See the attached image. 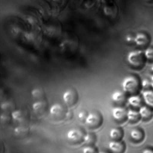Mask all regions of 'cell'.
I'll list each match as a JSON object with an SVG mask.
<instances>
[{"instance_id": "obj_21", "label": "cell", "mask_w": 153, "mask_h": 153, "mask_svg": "<svg viewBox=\"0 0 153 153\" xmlns=\"http://www.w3.org/2000/svg\"><path fill=\"white\" fill-rule=\"evenodd\" d=\"M127 102L131 108L138 109L143 105V101L142 95L139 94L128 95L127 100Z\"/></svg>"}, {"instance_id": "obj_12", "label": "cell", "mask_w": 153, "mask_h": 153, "mask_svg": "<svg viewBox=\"0 0 153 153\" xmlns=\"http://www.w3.org/2000/svg\"><path fill=\"white\" fill-rule=\"evenodd\" d=\"M65 106L59 103H55L49 109V114L54 120L60 121L65 120L67 111Z\"/></svg>"}, {"instance_id": "obj_7", "label": "cell", "mask_w": 153, "mask_h": 153, "mask_svg": "<svg viewBox=\"0 0 153 153\" xmlns=\"http://www.w3.org/2000/svg\"><path fill=\"white\" fill-rule=\"evenodd\" d=\"M127 61L132 68L137 70L143 68L147 62L144 52L140 49L129 52L127 56Z\"/></svg>"}, {"instance_id": "obj_20", "label": "cell", "mask_w": 153, "mask_h": 153, "mask_svg": "<svg viewBox=\"0 0 153 153\" xmlns=\"http://www.w3.org/2000/svg\"><path fill=\"white\" fill-rule=\"evenodd\" d=\"M108 148L111 152L122 153L126 151V145L122 140H111L108 143Z\"/></svg>"}, {"instance_id": "obj_14", "label": "cell", "mask_w": 153, "mask_h": 153, "mask_svg": "<svg viewBox=\"0 0 153 153\" xmlns=\"http://www.w3.org/2000/svg\"><path fill=\"white\" fill-rule=\"evenodd\" d=\"M127 110L124 106L115 105L112 108L111 114L115 122L121 123L127 120Z\"/></svg>"}, {"instance_id": "obj_6", "label": "cell", "mask_w": 153, "mask_h": 153, "mask_svg": "<svg viewBox=\"0 0 153 153\" xmlns=\"http://www.w3.org/2000/svg\"><path fill=\"white\" fill-rule=\"evenodd\" d=\"M21 18L29 27L42 26L45 22L41 15L34 7L24 11Z\"/></svg>"}, {"instance_id": "obj_30", "label": "cell", "mask_w": 153, "mask_h": 153, "mask_svg": "<svg viewBox=\"0 0 153 153\" xmlns=\"http://www.w3.org/2000/svg\"><path fill=\"white\" fill-rule=\"evenodd\" d=\"M0 120L1 124L3 125H7L12 121L11 114L1 112Z\"/></svg>"}, {"instance_id": "obj_1", "label": "cell", "mask_w": 153, "mask_h": 153, "mask_svg": "<svg viewBox=\"0 0 153 153\" xmlns=\"http://www.w3.org/2000/svg\"><path fill=\"white\" fill-rule=\"evenodd\" d=\"M58 40V50L64 56H71L77 51L79 44V38L73 31H64Z\"/></svg>"}, {"instance_id": "obj_28", "label": "cell", "mask_w": 153, "mask_h": 153, "mask_svg": "<svg viewBox=\"0 0 153 153\" xmlns=\"http://www.w3.org/2000/svg\"><path fill=\"white\" fill-rule=\"evenodd\" d=\"M1 112L11 114L16 110V105L12 100H6L1 103Z\"/></svg>"}, {"instance_id": "obj_13", "label": "cell", "mask_w": 153, "mask_h": 153, "mask_svg": "<svg viewBox=\"0 0 153 153\" xmlns=\"http://www.w3.org/2000/svg\"><path fill=\"white\" fill-rule=\"evenodd\" d=\"M12 121L16 126L28 125L29 116L26 112L21 109H16L11 113Z\"/></svg>"}, {"instance_id": "obj_18", "label": "cell", "mask_w": 153, "mask_h": 153, "mask_svg": "<svg viewBox=\"0 0 153 153\" xmlns=\"http://www.w3.org/2000/svg\"><path fill=\"white\" fill-rule=\"evenodd\" d=\"M149 41V36L146 32L139 31L135 34L134 44L139 47H146Z\"/></svg>"}, {"instance_id": "obj_5", "label": "cell", "mask_w": 153, "mask_h": 153, "mask_svg": "<svg viewBox=\"0 0 153 153\" xmlns=\"http://www.w3.org/2000/svg\"><path fill=\"white\" fill-rule=\"evenodd\" d=\"M121 86L123 91L128 96L139 94L142 88L140 78L137 75L133 74L124 76L121 82Z\"/></svg>"}, {"instance_id": "obj_17", "label": "cell", "mask_w": 153, "mask_h": 153, "mask_svg": "<svg viewBox=\"0 0 153 153\" xmlns=\"http://www.w3.org/2000/svg\"><path fill=\"white\" fill-rule=\"evenodd\" d=\"M128 95L123 90H117L113 91L111 100L115 105L124 106L127 102Z\"/></svg>"}, {"instance_id": "obj_35", "label": "cell", "mask_w": 153, "mask_h": 153, "mask_svg": "<svg viewBox=\"0 0 153 153\" xmlns=\"http://www.w3.org/2000/svg\"><path fill=\"white\" fill-rule=\"evenodd\" d=\"M141 86L143 90L151 88L150 79H145L141 80Z\"/></svg>"}, {"instance_id": "obj_40", "label": "cell", "mask_w": 153, "mask_h": 153, "mask_svg": "<svg viewBox=\"0 0 153 153\" xmlns=\"http://www.w3.org/2000/svg\"><path fill=\"white\" fill-rule=\"evenodd\" d=\"M146 1H152V0H146Z\"/></svg>"}, {"instance_id": "obj_32", "label": "cell", "mask_w": 153, "mask_h": 153, "mask_svg": "<svg viewBox=\"0 0 153 153\" xmlns=\"http://www.w3.org/2000/svg\"><path fill=\"white\" fill-rule=\"evenodd\" d=\"M145 56L147 61H153V47L150 46L146 48L144 52Z\"/></svg>"}, {"instance_id": "obj_26", "label": "cell", "mask_w": 153, "mask_h": 153, "mask_svg": "<svg viewBox=\"0 0 153 153\" xmlns=\"http://www.w3.org/2000/svg\"><path fill=\"white\" fill-rule=\"evenodd\" d=\"M29 132L28 125L16 126L13 130V133L15 136L19 138L25 137L27 135Z\"/></svg>"}, {"instance_id": "obj_29", "label": "cell", "mask_w": 153, "mask_h": 153, "mask_svg": "<svg viewBox=\"0 0 153 153\" xmlns=\"http://www.w3.org/2000/svg\"><path fill=\"white\" fill-rule=\"evenodd\" d=\"M97 141V136L94 133H86L84 139V142L86 145H94Z\"/></svg>"}, {"instance_id": "obj_9", "label": "cell", "mask_w": 153, "mask_h": 153, "mask_svg": "<svg viewBox=\"0 0 153 153\" xmlns=\"http://www.w3.org/2000/svg\"><path fill=\"white\" fill-rule=\"evenodd\" d=\"M79 96L77 90L74 87H70L64 91L62 96L63 100L67 107H74L79 102Z\"/></svg>"}, {"instance_id": "obj_4", "label": "cell", "mask_w": 153, "mask_h": 153, "mask_svg": "<svg viewBox=\"0 0 153 153\" xmlns=\"http://www.w3.org/2000/svg\"><path fill=\"white\" fill-rule=\"evenodd\" d=\"M44 37L42 26L30 27L24 35L22 42L30 47L37 48L42 45Z\"/></svg>"}, {"instance_id": "obj_24", "label": "cell", "mask_w": 153, "mask_h": 153, "mask_svg": "<svg viewBox=\"0 0 153 153\" xmlns=\"http://www.w3.org/2000/svg\"><path fill=\"white\" fill-rule=\"evenodd\" d=\"M141 95L144 104L153 109V89L150 88L143 90Z\"/></svg>"}, {"instance_id": "obj_15", "label": "cell", "mask_w": 153, "mask_h": 153, "mask_svg": "<svg viewBox=\"0 0 153 153\" xmlns=\"http://www.w3.org/2000/svg\"><path fill=\"white\" fill-rule=\"evenodd\" d=\"M52 8V17L58 18L68 5V0H48Z\"/></svg>"}, {"instance_id": "obj_2", "label": "cell", "mask_w": 153, "mask_h": 153, "mask_svg": "<svg viewBox=\"0 0 153 153\" xmlns=\"http://www.w3.org/2000/svg\"><path fill=\"white\" fill-rule=\"evenodd\" d=\"M45 37L49 39L58 40L64 32L62 23L58 18L52 17L42 26Z\"/></svg>"}, {"instance_id": "obj_22", "label": "cell", "mask_w": 153, "mask_h": 153, "mask_svg": "<svg viewBox=\"0 0 153 153\" xmlns=\"http://www.w3.org/2000/svg\"><path fill=\"white\" fill-rule=\"evenodd\" d=\"M141 119L145 121H149L153 116V109L149 106L143 104L138 109Z\"/></svg>"}, {"instance_id": "obj_8", "label": "cell", "mask_w": 153, "mask_h": 153, "mask_svg": "<svg viewBox=\"0 0 153 153\" xmlns=\"http://www.w3.org/2000/svg\"><path fill=\"white\" fill-rule=\"evenodd\" d=\"M103 118L101 112L97 110H93L88 112L85 124L91 129H97L100 128L103 123Z\"/></svg>"}, {"instance_id": "obj_33", "label": "cell", "mask_w": 153, "mask_h": 153, "mask_svg": "<svg viewBox=\"0 0 153 153\" xmlns=\"http://www.w3.org/2000/svg\"><path fill=\"white\" fill-rule=\"evenodd\" d=\"M84 0H68V4L71 9H76L80 6Z\"/></svg>"}, {"instance_id": "obj_10", "label": "cell", "mask_w": 153, "mask_h": 153, "mask_svg": "<svg viewBox=\"0 0 153 153\" xmlns=\"http://www.w3.org/2000/svg\"><path fill=\"white\" fill-rule=\"evenodd\" d=\"M86 133L83 128L80 127L71 129L67 133V140L72 144H80L84 142V137Z\"/></svg>"}, {"instance_id": "obj_23", "label": "cell", "mask_w": 153, "mask_h": 153, "mask_svg": "<svg viewBox=\"0 0 153 153\" xmlns=\"http://www.w3.org/2000/svg\"><path fill=\"white\" fill-rule=\"evenodd\" d=\"M124 136V130L121 127H112L109 132V136L111 140H122Z\"/></svg>"}, {"instance_id": "obj_34", "label": "cell", "mask_w": 153, "mask_h": 153, "mask_svg": "<svg viewBox=\"0 0 153 153\" xmlns=\"http://www.w3.org/2000/svg\"><path fill=\"white\" fill-rule=\"evenodd\" d=\"M88 112L85 110H82L78 113V118L81 123L85 124V120L88 117Z\"/></svg>"}, {"instance_id": "obj_38", "label": "cell", "mask_w": 153, "mask_h": 153, "mask_svg": "<svg viewBox=\"0 0 153 153\" xmlns=\"http://www.w3.org/2000/svg\"><path fill=\"white\" fill-rule=\"evenodd\" d=\"M143 153H153V149L149 147H146L143 149L142 151Z\"/></svg>"}, {"instance_id": "obj_36", "label": "cell", "mask_w": 153, "mask_h": 153, "mask_svg": "<svg viewBox=\"0 0 153 153\" xmlns=\"http://www.w3.org/2000/svg\"><path fill=\"white\" fill-rule=\"evenodd\" d=\"M134 34L128 33L126 36V42L128 44H134Z\"/></svg>"}, {"instance_id": "obj_39", "label": "cell", "mask_w": 153, "mask_h": 153, "mask_svg": "<svg viewBox=\"0 0 153 153\" xmlns=\"http://www.w3.org/2000/svg\"><path fill=\"white\" fill-rule=\"evenodd\" d=\"M150 81L151 88L152 89H153V74L151 76Z\"/></svg>"}, {"instance_id": "obj_11", "label": "cell", "mask_w": 153, "mask_h": 153, "mask_svg": "<svg viewBox=\"0 0 153 153\" xmlns=\"http://www.w3.org/2000/svg\"><path fill=\"white\" fill-rule=\"evenodd\" d=\"M34 7L38 10L45 22L52 17L51 7L47 0H38L36 2Z\"/></svg>"}, {"instance_id": "obj_27", "label": "cell", "mask_w": 153, "mask_h": 153, "mask_svg": "<svg viewBox=\"0 0 153 153\" xmlns=\"http://www.w3.org/2000/svg\"><path fill=\"white\" fill-rule=\"evenodd\" d=\"M31 95L35 101L46 100V95L44 89L41 88H36L32 90Z\"/></svg>"}, {"instance_id": "obj_3", "label": "cell", "mask_w": 153, "mask_h": 153, "mask_svg": "<svg viewBox=\"0 0 153 153\" xmlns=\"http://www.w3.org/2000/svg\"><path fill=\"white\" fill-rule=\"evenodd\" d=\"M29 28L21 18H13L7 25V30L10 36L16 41L21 42Z\"/></svg>"}, {"instance_id": "obj_19", "label": "cell", "mask_w": 153, "mask_h": 153, "mask_svg": "<svg viewBox=\"0 0 153 153\" xmlns=\"http://www.w3.org/2000/svg\"><path fill=\"white\" fill-rule=\"evenodd\" d=\"M129 136L132 141L139 143L144 140L145 134L142 129L139 127H135L130 130Z\"/></svg>"}, {"instance_id": "obj_25", "label": "cell", "mask_w": 153, "mask_h": 153, "mask_svg": "<svg viewBox=\"0 0 153 153\" xmlns=\"http://www.w3.org/2000/svg\"><path fill=\"white\" fill-rule=\"evenodd\" d=\"M138 109L133 108L129 109L127 110V120L131 123H136L141 120Z\"/></svg>"}, {"instance_id": "obj_37", "label": "cell", "mask_w": 153, "mask_h": 153, "mask_svg": "<svg viewBox=\"0 0 153 153\" xmlns=\"http://www.w3.org/2000/svg\"><path fill=\"white\" fill-rule=\"evenodd\" d=\"M74 114L72 110L67 111L65 117V120L67 121H71L74 117Z\"/></svg>"}, {"instance_id": "obj_16", "label": "cell", "mask_w": 153, "mask_h": 153, "mask_svg": "<svg viewBox=\"0 0 153 153\" xmlns=\"http://www.w3.org/2000/svg\"><path fill=\"white\" fill-rule=\"evenodd\" d=\"M34 113L39 117H42L49 111L48 104L46 100L35 101L32 105Z\"/></svg>"}, {"instance_id": "obj_31", "label": "cell", "mask_w": 153, "mask_h": 153, "mask_svg": "<svg viewBox=\"0 0 153 153\" xmlns=\"http://www.w3.org/2000/svg\"><path fill=\"white\" fill-rule=\"evenodd\" d=\"M82 151L84 153H97L98 150L94 145H86L82 148Z\"/></svg>"}]
</instances>
